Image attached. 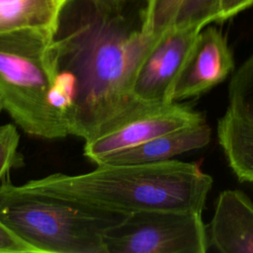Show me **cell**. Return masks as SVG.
I'll return each instance as SVG.
<instances>
[{
	"instance_id": "6da1fadb",
	"label": "cell",
	"mask_w": 253,
	"mask_h": 253,
	"mask_svg": "<svg viewBox=\"0 0 253 253\" xmlns=\"http://www.w3.org/2000/svg\"><path fill=\"white\" fill-rule=\"evenodd\" d=\"M59 22L53 39L56 69L69 73L77 98L67 121L69 135L90 140L143 111L132 95L138 67L160 34L136 25L125 8L98 3Z\"/></svg>"
},
{
	"instance_id": "7a4b0ae2",
	"label": "cell",
	"mask_w": 253,
	"mask_h": 253,
	"mask_svg": "<svg viewBox=\"0 0 253 253\" xmlns=\"http://www.w3.org/2000/svg\"><path fill=\"white\" fill-rule=\"evenodd\" d=\"M18 186L23 191L123 215L144 211L202 213L212 178L196 163L168 159L98 164L86 173H53Z\"/></svg>"
},
{
	"instance_id": "3957f363",
	"label": "cell",
	"mask_w": 253,
	"mask_h": 253,
	"mask_svg": "<svg viewBox=\"0 0 253 253\" xmlns=\"http://www.w3.org/2000/svg\"><path fill=\"white\" fill-rule=\"evenodd\" d=\"M55 34L37 28L0 33V99L24 132L42 139L69 135L52 109L49 93L56 75Z\"/></svg>"
},
{
	"instance_id": "277c9868",
	"label": "cell",
	"mask_w": 253,
	"mask_h": 253,
	"mask_svg": "<svg viewBox=\"0 0 253 253\" xmlns=\"http://www.w3.org/2000/svg\"><path fill=\"white\" fill-rule=\"evenodd\" d=\"M126 215L0 184V218L38 253H107L106 233Z\"/></svg>"
},
{
	"instance_id": "5b68a950",
	"label": "cell",
	"mask_w": 253,
	"mask_h": 253,
	"mask_svg": "<svg viewBox=\"0 0 253 253\" xmlns=\"http://www.w3.org/2000/svg\"><path fill=\"white\" fill-rule=\"evenodd\" d=\"M107 253H205L202 213L144 211L127 214L105 235Z\"/></svg>"
},
{
	"instance_id": "8992f818",
	"label": "cell",
	"mask_w": 253,
	"mask_h": 253,
	"mask_svg": "<svg viewBox=\"0 0 253 253\" xmlns=\"http://www.w3.org/2000/svg\"><path fill=\"white\" fill-rule=\"evenodd\" d=\"M204 121L201 112L179 102L150 104L118 126L85 141L84 156L98 165L113 154Z\"/></svg>"
},
{
	"instance_id": "52a82bcc",
	"label": "cell",
	"mask_w": 253,
	"mask_h": 253,
	"mask_svg": "<svg viewBox=\"0 0 253 253\" xmlns=\"http://www.w3.org/2000/svg\"><path fill=\"white\" fill-rule=\"evenodd\" d=\"M202 30L200 27L170 28L158 36L134 77L132 95L137 101L173 103L172 88Z\"/></svg>"
},
{
	"instance_id": "ba28073f",
	"label": "cell",
	"mask_w": 253,
	"mask_h": 253,
	"mask_svg": "<svg viewBox=\"0 0 253 253\" xmlns=\"http://www.w3.org/2000/svg\"><path fill=\"white\" fill-rule=\"evenodd\" d=\"M234 70L227 40L216 28L203 29L174 83L172 102L199 97L224 81Z\"/></svg>"
},
{
	"instance_id": "9c48e42d",
	"label": "cell",
	"mask_w": 253,
	"mask_h": 253,
	"mask_svg": "<svg viewBox=\"0 0 253 253\" xmlns=\"http://www.w3.org/2000/svg\"><path fill=\"white\" fill-rule=\"evenodd\" d=\"M207 233L210 246L219 252L253 253V203L248 196L238 190L221 192Z\"/></svg>"
},
{
	"instance_id": "30bf717a",
	"label": "cell",
	"mask_w": 253,
	"mask_h": 253,
	"mask_svg": "<svg viewBox=\"0 0 253 253\" xmlns=\"http://www.w3.org/2000/svg\"><path fill=\"white\" fill-rule=\"evenodd\" d=\"M211 127L204 121L113 154L100 164H137L168 160L178 154L205 147L211 141Z\"/></svg>"
},
{
	"instance_id": "8fae6325",
	"label": "cell",
	"mask_w": 253,
	"mask_h": 253,
	"mask_svg": "<svg viewBox=\"0 0 253 253\" xmlns=\"http://www.w3.org/2000/svg\"><path fill=\"white\" fill-rule=\"evenodd\" d=\"M142 26L154 34L170 28L206 27L221 22L220 0H146Z\"/></svg>"
},
{
	"instance_id": "7c38bea8",
	"label": "cell",
	"mask_w": 253,
	"mask_h": 253,
	"mask_svg": "<svg viewBox=\"0 0 253 253\" xmlns=\"http://www.w3.org/2000/svg\"><path fill=\"white\" fill-rule=\"evenodd\" d=\"M217 139L236 177L253 183V123L228 107L217 122Z\"/></svg>"
},
{
	"instance_id": "4fadbf2b",
	"label": "cell",
	"mask_w": 253,
	"mask_h": 253,
	"mask_svg": "<svg viewBox=\"0 0 253 253\" xmlns=\"http://www.w3.org/2000/svg\"><path fill=\"white\" fill-rule=\"evenodd\" d=\"M62 9L57 0H0V33L37 28L56 34Z\"/></svg>"
},
{
	"instance_id": "5bb4252c",
	"label": "cell",
	"mask_w": 253,
	"mask_h": 253,
	"mask_svg": "<svg viewBox=\"0 0 253 253\" xmlns=\"http://www.w3.org/2000/svg\"><path fill=\"white\" fill-rule=\"evenodd\" d=\"M227 93L228 107L253 123V52L232 75Z\"/></svg>"
},
{
	"instance_id": "9a60e30c",
	"label": "cell",
	"mask_w": 253,
	"mask_h": 253,
	"mask_svg": "<svg viewBox=\"0 0 253 253\" xmlns=\"http://www.w3.org/2000/svg\"><path fill=\"white\" fill-rule=\"evenodd\" d=\"M20 134L12 124H6L2 134L0 135V184L9 175L14 166L20 164L18 148Z\"/></svg>"
},
{
	"instance_id": "2e32d148",
	"label": "cell",
	"mask_w": 253,
	"mask_h": 253,
	"mask_svg": "<svg viewBox=\"0 0 253 253\" xmlns=\"http://www.w3.org/2000/svg\"><path fill=\"white\" fill-rule=\"evenodd\" d=\"M0 253H38L30 244L15 234L0 218Z\"/></svg>"
},
{
	"instance_id": "e0dca14e",
	"label": "cell",
	"mask_w": 253,
	"mask_h": 253,
	"mask_svg": "<svg viewBox=\"0 0 253 253\" xmlns=\"http://www.w3.org/2000/svg\"><path fill=\"white\" fill-rule=\"evenodd\" d=\"M253 5V0H220L221 22Z\"/></svg>"
},
{
	"instance_id": "ac0fdd59",
	"label": "cell",
	"mask_w": 253,
	"mask_h": 253,
	"mask_svg": "<svg viewBox=\"0 0 253 253\" xmlns=\"http://www.w3.org/2000/svg\"><path fill=\"white\" fill-rule=\"evenodd\" d=\"M90 2L93 3H98V4H104V5H110V6H119L123 7L125 4H126L129 1L133 0H89Z\"/></svg>"
},
{
	"instance_id": "d6986e66",
	"label": "cell",
	"mask_w": 253,
	"mask_h": 253,
	"mask_svg": "<svg viewBox=\"0 0 253 253\" xmlns=\"http://www.w3.org/2000/svg\"><path fill=\"white\" fill-rule=\"evenodd\" d=\"M58 2H59V4L62 6V7H64L67 3H69L70 1H72V0H57Z\"/></svg>"
},
{
	"instance_id": "ffe728a7",
	"label": "cell",
	"mask_w": 253,
	"mask_h": 253,
	"mask_svg": "<svg viewBox=\"0 0 253 253\" xmlns=\"http://www.w3.org/2000/svg\"><path fill=\"white\" fill-rule=\"evenodd\" d=\"M4 127H5V125L0 126V135L2 134V132H3V130H4Z\"/></svg>"
},
{
	"instance_id": "44dd1931",
	"label": "cell",
	"mask_w": 253,
	"mask_h": 253,
	"mask_svg": "<svg viewBox=\"0 0 253 253\" xmlns=\"http://www.w3.org/2000/svg\"><path fill=\"white\" fill-rule=\"evenodd\" d=\"M3 110V106H2V102H1V99H0V112Z\"/></svg>"
}]
</instances>
